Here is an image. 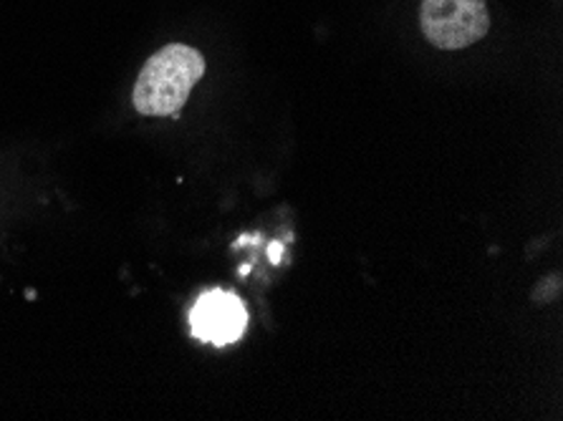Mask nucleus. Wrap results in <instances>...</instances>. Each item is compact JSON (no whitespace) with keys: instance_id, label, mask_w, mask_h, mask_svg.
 Segmentation results:
<instances>
[{"instance_id":"1","label":"nucleus","mask_w":563,"mask_h":421,"mask_svg":"<svg viewBox=\"0 0 563 421\" xmlns=\"http://www.w3.org/2000/svg\"><path fill=\"white\" fill-rule=\"evenodd\" d=\"M205 76V58L185 43H169L142 66L134 84V109L142 117H175Z\"/></svg>"},{"instance_id":"2","label":"nucleus","mask_w":563,"mask_h":421,"mask_svg":"<svg viewBox=\"0 0 563 421\" xmlns=\"http://www.w3.org/2000/svg\"><path fill=\"white\" fill-rule=\"evenodd\" d=\"M420 25L424 38L440 51H463L490 29L485 0H422Z\"/></svg>"},{"instance_id":"3","label":"nucleus","mask_w":563,"mask_h":421,"mask_svg":"<svg viewBox=\"0 0 563 421\" xmlns=\"http://www.w3.org/2000/svg\"><path fill=\"white\" fill-rule=\"evenodd\" d=\"M190 323L198 339L225 346V343L241 339L245 323H249V313H245V306L238 296L225 293V290H212L192 308Z\"/></svg>"},{"instance_id":"4","label":"nucleus","mask_w":563,"mask_h":421,"mask_svg":"<svg viewBox=\"0 0 563 421\" xmlns=\"http://www.w3.org/2000/svg\"><path fill=\"white\" fill-rule=\"evenodd\" d=\"M271 257H273V261H278V257H280V245H271Z\"/></svg>"}]
</instances>
